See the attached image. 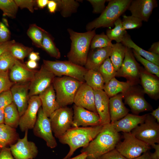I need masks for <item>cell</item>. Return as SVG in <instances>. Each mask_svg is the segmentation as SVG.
Returning a JSON list of instances; mask_svg holds the SVG:
<instances>
[{"instance_id": "obj_21", "label": "cell", "mask_w": 159, "mask_h": 159, "mask_svg": "<svg viewBox=\"0 0 159 159\" xmlns=\"http://www.w3.org/2000/svg\"><path fill=\"white\" fill-rule=\"evenodd\" d=\"M147 114L142 115L128 114L120 120L111 123L118 132H130L145 121Z\"/></svg>"}, {"instance_id": "obj_38", "label": "cell", "mask_w": 159, "mask_h": 159, "mask_svg": "<svg viewBox=\"0 0 159 159\" xmlns=\"http://www.w3.org/2000/svg\"><path fill=\"white\" fill-rule=\"evenodd\" d=\"M44 31L35 24L31 25L27 31V35L31 39L34 45L37 47L42 48Z\"/></svg>"}, {"instance_id": "obj_45", "label": "cell", "mask_w": 159, "mask_h": 159, "mask_svg": "<svg viewBox=\"0 0 159 159\" xmlns=\"http://www.w3.org/2000/svg\"><path fill=\"white\" fill-rule=\"evenodd\" d=\"M12 102L13 100L10 90L4 92L0 94V109H4Z\"/></svg>"}, {"instance_id": "obj_51", "label": "cell", "mask_w": 159, "mask_h": 159, "mask_svg": "<svg viewBox=\"0 0 159 159\" xmlns=\"http://www.w3.org/2000/svg\"><path fill=\"white\" fill-rule=\"evenodd\" d=\"M0 159H14L10 148L4 147L0 151Z\"/></svg>"}, {"instance_id": "obj_33", "label": "cell", "mask_w": 159, "mask_h": 159, "mask_svg": "<svg viewBox=\"0 0 159 159\" xmlns=\"http://www.w3.org/2000/svg\"><path fill=\"white\" fill-rule=\"evenodd\" d=\"M114 25H115L114 28L107 30L106 35L111 41L114 40L117 43H121L127 34V31L123 29L122 20L120 18L115 21Z\"/></svg>"}, {"instance_id": "obj_27", "label": "cell", "mask_w": 159, "mask_h": 159, "mask_svg": "<svg viewBox=\"0 0 159 159\" xmlns=\"http://www.w3.org/2000/svg\"><path fill=\"white\" fill-rule=\"evenodd\" d=\"M121 43L126 47L132 48L143 57L159 66V55L145 50L140 47L133 41L127 34L123 38Z\"/></svg>"}, {"instance_id": "obj_13", "label": "cell", "mask_w": 159, "mask_h": 159, "mask_svg": "<svg viewBox=\"0 0 159 159\" xmlns=\"http://www.w3.org/2000/svg\"><path fill=\"white\" fill-rule=\"evenodd\" d=\"M41 106V100L38 95L30 97L27 107L20 119L19 126L22 132L33 129Z\"/></svg>"}, {"instance_id": "obj_4", "label": "cell", "mask_w": 159, "mask_h": 159, "mask_svg": "<svg viewBox=\"0 0 159 159\" xmlns=\"http://www.w3.org/2000/svg\"><path fill=\"white\" fill-rule=\"evenodd\" d=\"M131 1L108 0L107 5L100 16L87 25L86 30L88 31L94 29L113 26L115 21L128 9Z\"/></svg>"}, {"instance_id": "obj_8", "label": "cell", "mask_w": 159, "mask_h": 159, "mask_svg": "<svg viewBox=\"0 0 159 159\" xmlns=\"http://www.w3.org/2000/svg\"><path fill=\"white\" fill-rule=\"evenodd\" d=\"M131 132L136 138L150 146L159 143V124L150 114H147L144 121Z\"/></svg>"}, {"instance_id": "obj_54", "label": "cell", "mask_w": 159, "mask_h": 159, "mask_svg": "<svg viewBox=\"0 0 159 159\" xmlns=\"http://www.w3.org/2000/svg\"><path fill=\"white\" fill-rule=\"evenodd\" d=\"M149 51L152 53L159 55V42L153 43L149 49Z\"/></svg>"}, {"instance_id": "obj_47", "label": "cell", "mask_w": 159, "mask_h": 159, "mask_svg": "<svg viewBox=\"0 0 159 159\" xmlns=\"http://www.w3.org/2000/svg\"><path fill=\"white\" fill-rule=\"evenodd\" d=\"M93 8V12L94 13H102L105 9V0H89Z\"/></svg>"}, {"instance_id": "obj_34", "label": "cell", "mask_w": 159, "mask_h": 159, "mask_svg": "<svg viewBox=\"0 0 159 159\" xmlns=\"http://www.w3.org/2000/svg\"><path fill=\"white\" fill-rule=\"evenodd\" d=\"M41 48L52 57L58 59L61 57V53L59 49L55 46L48 33L45 30L43 33Z\"/></svg>"}, {"instance_id": "obj_57", "label": "cell", "mask_w": 159, "mask_h": 159, "mask_svg": "<svg viewBox=\"0 0 159 159\" xmlns=\"http://www.w3.org/2000/svg\"><path fill=\"white\" fill-rule=\"evenodd\" d=\"M49 0H36V4L40 8L43 9L47 5Z\"/></svg>"}, {"instance_id": "obj_52", "label": "cell", "mask_w": 159, "mask_h": 159, "mask_svg": "<svg viewBox=\"0 0 159 159\" xmlns=\"http://www.w3.org/2000/svg\"><path fill=\"white\" fill-rule=\"evenodd\" d=\"M47 5L49 11L51 13H54L57 9V4L55 0H49Z\"/></svg>"}, {"instance_id": "obj_40", "label": "cell", "mask_w": 159, "mask_h": 159, "mask_svg": "<svg viewBox=\"0 0 159 159\" xmlns=\"http://www.w3.org/2000/svg\"><path fill=\"white\" fill-rule=\"evenodd\" d=\"M18 8L14 0H0V9L3 11V16L15 18Z\"/></svg>"}, {"instance_id": "obj_49", "label": "cell", "mask_w": 159, "mask_h": 159, "mask_svg": "<svg viewBox=\"0 0 159 159\" xmlns=\"http://www.w3.org/2000/svg\"><path fill=\"white\" fill-rule=\"evenodd\" d=\"M96 159H127L115 149Z\"/></svg>"}, {"instance_id": "obj_23", "label": "cell", "mask_w": 159, "mask_h": 159, "mask_svg": "<svg viewBox=\"0 0 159 159\" xmlns=\"http://www.w3.org/2000/svg\"><path fill=\"white\" fill-rule=\"evenodd\" d=\"M38 95L41 100L43 111L47 117H49L53 112L60 107L56 100L52 84Z\"/></svg>"}, {"instance_id": "obj_18", "label": "cell", "mask_w": 159, "mask_h": 159, "mask_svg": "<svg viewBox=\"0 0 159 159\" xmlns=\"http://www.w3.org/2000/svg\"><path fill=\"white\" fill-rule=\"evenodd\" d=\"M139 74L138 65L131 49L126 47L124 59L115 77H125L131 80L136 79Z\"/></svg>"}, {"instance_id": "obj_1", "label": "cell", "mask_w": 159, "mask_h": 159, "mask_svg": "<svg viewBox=\"0 0 159 159\" xmlns=\"http://www.w3.org/2000/svg\"><path fill=\"white\" fill-rule=\"evenodd\" d=\"M120 138V134L111 124L104 125L96 137L80 152L86 153V159H96L115 149Z\"/></svg>"}, {"instance_id": "obj_6", "label": "cell", "mask_w": 159, "mask_h": 159, "mask_svg": "<svg viewBox=\"0 0 159 159\" xmlns=\"http://www.w3.org/2000/svg\"><path fill=\"white\" fill-rule=\"evenodd\" d=\"M43 64L56 77L66 76L85 82L84 76L87 71L85 67L68 61L43 60Z\"/></svg>"}, {"instance_id": "obj_7", "label": "cell", "mask_w": 159, "mask_h": 159, "mask_svg": "<svg viewBox=\"0 0 159 159\" xmlns=\"http://www.w3.org/2000/svg\"><path fill=\"white\" fill-rule=\"evenodd\" d=\"M124 140L119 142L115 149L127 159H134L148 151L150 146L139 140L131 132H123Z\"/></svg>"}, {"instance_id": "obj_61", "label": "cell", "mask_w": 159, "mask_h": 159, "mask_svg": "<svg viewBox=\"0 0 159 159\" xmlns=\"http://www.w3.org/2000/svg\"><path fill=\"white\" fill-rule=\"evenodd\" d=\"M4 123V109H0V124Z\"/></svg>"}, {"instance_id": "obj_14", "label": "cell", "mask_w": 159, "mask_h": 159, "mask_svg": "<svg viewBox=\"0 0 159 159\" xmlns=\"http://www.w3.org/2000/svg\"><path fill=\"white\" fill-rule=\"evenodd\" d=\"M73 120L72 127H87L102 125L98 114L74 104L73 107Z\"/></svg>"}, {"instance_id": "obj_10", "label": "cell", "mask_w": 159, "mask_h": 159, "mask_svg": "<svg viewBox=\"0 0 159 159\" xmlns=\"http://www.w3.org/2000/svg\"><path fill=\"white\" fill-rule=\"evenodd\" d=\"M33 129L34 135L44 140L48 147L54 148L57 146L56 140L53 134L50 119L44 114L41 107L38 111Z\"/></svg>"}, {"instance_id": "obj_3", "label": "cell", "mask_w": 159, "mask_h": 159, "mask_svg": "<svg viewBox=\"0 0 159 159\" xmlns=\"http://www.w3.org/2000/svg\"><path fill=\"white\" fill-rule=\"evenodd\" d=\"M71 40L70 50L67 56L68 60L79 65L85 66L87 60L91 40L95 29L85 33H79L68 29Z\"/></svg>"}, {"instance_id": "obj_39", "label": "cell", "mask_w": 159, "mask_h": 159, "mask_svg": "<svg viewBox=\"0 0 159 159\" xmlns=\"http://www.w3.org/2000/svg\"><path fill=\"white\" fill-rule=\"evenodd\" d=\"M113 45L112 41L103 32L100 34L95 35L91 40L90 47L92 49H94L108 47H112Z\"/></svg>"}, {"instance_id": "obj_58", "label": "cell", "mask_w": 159, "mask_h": 159, "mask_svg": "<svg viewBox=\"0 0 159 159\" xmlns=\"http://www.w3.org/2000/svg\"><path fill=\"white\" fill-rule=\"evenodd\" d=\"M150 114L152 115L156 120L157 122L159 123V107L153 111Z\"/></svg>"}, {"instance_id": "obj_53", "label": "cell", "mask_w": 159, "mask_h": 159, "mask_svg": "<svg viewBox=\"0 0 159 159\" xmlns=\"http://www.w3.org/2000/svg\"><path fill=\"white\" fill-rule=\"evenodd\" d=\"M155 150L153 153H150V155L153 159H159V144H154L151 145Z\"/></svg>"}, {"instance_id": "obj_63", "label": "cell", "mask_w": 159, "mask_h": 159, "mask_svg": "<svg viewBox=\"0 0 159 159\" xmlns=\"http://www.w3.org/2000/svg\"><path fill=\"white\" fill-rule=\"evenodd\" d=\"M33 159V158H32V159Z\"/></svg>"}, {"instance_id": "obj_25", "label": "cell", "mask_w": 159, "mask_h": 159, "mask_svg": "<svg viewBox=\"0 0 159 159\" xmlns=\"http://www.w3.org/2000/svg\"><path fill=\"white\" fill-rule=\"evenodd\" d=\"M125 102L130 107L132 112L136 115L152 109L144 98L138 94L129 95L125 97Z\"/></svg>"}, {"instance_id": "obj_35", "label": "cell", "mask_w": 159, "mask_h": 159, "mask_svg": "<svg viewBox=\"0 0 159 159\" xmlns=\"http://www.w3.org/2000/svg\"><path fill=\"white\" fill-rule=\"evenodd\" d=\"M98 71L102 76L105 84L115 77L117 72L109 57L101 65Z\"/></svg>"}, {"instance_id": "obj_56", "label": "cell", "mask_w": 159, "mask_h": 159, "mask_svg": "<svg viewBox=\"0 0 159 159\" xmlns=\"http://www.w3.org/2000/svg\"><path fill=\"white\" fill-rule=\"evenodd\" d=\"M29 60L37 61L39 60L40 57L38 52L32 51L28 56Z\"/></svg>"}, {"instance_id": "obj_48", "label": "cell", "mask_w": 159, "mask_h": 159, "mask_svg": "<svg viewBox=\"0 0 159 159\" xmlns=\"http://www.w3.org/2000/svg\"><path fill=\"white\" fill-rule=\"evenodd\" d=\"M11 33L6 25L3 23L0 22V42L9 41Z\"/></svg>"}, {"instance_id": "obj_11", "label": "cell", "mask_w": 159, "mask_h": 159, "mask_svg": "<svg viewBox=\"0 0 159 159\" xmlns=\"http://www.w3.org/2000/svg\"><path fill=\"white\" fill-rule=\"evenodd\" d=\"M56 76L43 64L30 82L29 95H38L52 84Z\"/></svg>"}, {"instance_id": "obj_17", "label": "cell", "mask_w": 159, "mask_h": 159, "mask_svg": "<svg viewBox=\"0 0 159 159\" xmlns=\"http://www.w3.org/2000/svg\"><path fill=\"white\" fill-rule=\"evenodd\" d=\"M74 105L98 114L95 105L94 90L84 82L78 89L74 99Z\"/></svg>"}, {"instance_id": "obj_15", "label": "cell", "mask_w": 159, "mask_h": 159, "mask_svg": "<svg viewBox=\"0 0 159 159\" xmlns=\"http://www.w3.org/2000/svg\"><path fill=\"white\" fill-rule=\"evenodd\" d=\"M158 6L155 0H134L131 1L127 9L132 16L147 22L153 9Z\"/></svg>"}, {"instance_id": "obj_20", "label": "cell", "mask_w": 159, "mask_h": 159, "mask_svg": "<svg viewBox=\"0 0 159 159\" xmlns=\"http://www.w3.org/2000/svg\"><path fill=\"white\" fill-rule=\"evenodd\" d=\"M95 105L100 118L101 124L110 123L109 110L110 98L103 90H94Z\"/></svg>"}, {"instance_id": "obj_50", "label": "cell", "mask_w": 159, "mask_h": 159, "mask_svg": "<svg viewBox=\"0 0 159 159\" xmlns=\"http://www.w3.org/2000/svg\"><path fill=\"white\" fill-rule=\"evenodd\" d=\"M16 43L13 40L3 42H0V56L5 52L9 50L12 45Z\"/></svg>"}, {"instance_id": "obj_16", "label": "cell", "mask_w": 159, "mask_h": 159, "mask_svg": "<svg viewBox=\"0 0 159 159\" xmlns=\"http://www.w3.org/2000/svg\"><path fill=\"white\" fill-rule=\"evenodd\" d=\"M30 82L14 84L10 89L13 102L16 105L20 117L26 110L30 98Z\"/></svg>"}, {"instance_id": "obj_26", "label": "cell", "mask_w": 159, "mask_h": 159, "mask_svg": "<svg viewBox=\"0 0 159 159\" xmlns=\"http://www.w3.org/2000/svg\"><path fill=\"white\" fill-rule=\"evenodd\" d=\"M132 85V83L130 81H120L114 77L105 84L103 90L110 98L120 93H126Z\"/></svg>"}, {"instance_id": "obj_12", "label": "cell", "mask_w": 159, "mask_h": 159, "mask_svg": "<svg viewBox=\"0 0 159 159\" xmlns=\"http://www.w3.org/2000/svg\"><path fill=\"white\" fill-rule=\"evenodd\" d=\"M28 131H25L23 138H19L15 143L10 146L11 153L15 159H34L38 154V150L35 144L28 140Z\"/></svg>"}, {"instance_id": "obj_19", "label": "cell", "mask_w": 159, "mask_h": 159, "mask_svg": "<svg viewBox=\"0 0 159 159\" xmlns=\"http://www.w3.org/2000/svg\"><path fill=\"white\" fill-rule=\"evenodd\" d=\"M10 70V79L15 83L30 82L37 71L28 68L25 64L16 59Z\"/></svg>"}, {"instance_id": "obj_36", "label": "cell", "mask_w": 159, "mask_h": 159, "mask_svg": "<svg viewBox=\"0 0 159 159\" xmlns=\"http://www.w3.org/2000/svg\"><path fill=\"white\" fill-rule=\"evenodd\" d=\"M57 7L61 10L63 16L67 17L77 10L79 6L77 1L73 0H55Z\"/></svg>"}, {"instance_id": "obj_30", "label": "cell", "mask_w": 159, "mask_h": 159, "mask_svg": "<svg viewBox=\"0 0 159 159\" xmlns=\"http://www.w3.org/2000/svg\"><path fill=\"white\" fill-rule=\"evenodd\" d=\"M4 123L16 128L19 126L20 116L17 107L13 102L4 109Z\"/></svg>"}, {"instance_id": "obj_41", "label": "cell", "mask_w": 159, "mask_h": 159, "mask_svg": "<svg viewBox=\"0 0 159 159\" xmlns=\"http://www.w3.org/2000/svg\"><path fill=\"white\" fill-rule=\"evenodd\" d=\"M134 57L144 66L145 70L150 73L159 77V67L150 61L145 59L132 49Z\"/></svg>"}, {"instance_id": "obj_32", "label": "cell", "mask_w": 159, "mask_h": 159, "mask_svg": "<svg viewBox=\"0 0 159 159\" xmlns=\"http://www.w3.org/2000/svg\"><path fill=\"white\" fill-rule=\"evenodd\" d=\"M126 49V47L121 43L113 44L110 59L116 71L119 69L123 62Z\"/></svg>"}, {"instance_id": "obj_28", "label": "cell", "mask_w": 159, "mask_h": 159, "mask_svg": "<svg viewBox=\"0 0 159 159\" xmlns=\"http://www.w3.org/2000/svg\"><path fill=\"white\" fill-rule=\"evenodd\" d=\"M19 138L15 128L4 123L0 124V147L2 148L14 144Z\"/></svg>"}, {"instance_id": "obj_29", "label": "cell", "mask_w": 159, "mask_h": 159, "mask_svg": "<svg viewBox=\"0 0 159 159\" xmlns=\"http://www.w3.org/2000/svg\"><path fill=\"white\" fill-rule=\"evenodd\" d=\"M140 77L144 92L151 97H155L159 92V80L145 72H141Z\"/></svg>"}, {"instance_id": "obj_9", "label": "cell", "mask_w": 159, "mask_h": 159, "mask_svg": "<svg viewBox=\"0 0 159 159\" xmlns=\"http://www.w3.org/2000/svg\"><path fill=\"white\" fill-rule=\"evenodd\" d=\"M73 109L67 106L60 107L49 117L53 132L58 138L72 127Z\"/></svg>"}, {"instance_id": "obj_24", "label": "cell", "mask_w": 159, "mask_h": 159, "mask_svg": "<svg viewBox=\"0 0 159 159\" xmlns=\"http://www.w3.org/2000/svg\"><path fill=\"white\" fill-rule=\"evenodd\" d=\"M124 96V94L119 93L110 98V123L120 120L128 113L129 110L125 106L122 101Z\"/></svg>"}, {"instance_id": "obj_5", "label": "cell", "mask_w": 159, "mask_h": 159, "mask_svg": "<svg viewBox=\"0 0 159 159\" xmlns=\"http://www.w3.org/2000/svg\"><path fill=\"white\" fill-rule=\"evenodd\" d=\"M83 82L68 76L54 77L52 84L57 101L60 107L67 106L74 103L76 93Z\"/></svg>"}, {"instance_id": "obj_43", "label": "cell", "mask_w": 159, "mask_h": 159, "mask_svg": "<svg viewBox=\"0 0 159 159\" xmlns=\"http://www.w3.org/2000/svg\"><path fill=\"white\" fill-rule=\"evenodd\" d=\"M122 23L124 30L138 28L142 24V21L140 19L132 16L124 15Z\"/></svg>"}, {"instance_id": "obj_37", "label": "cell", "mask_w": 159, "mask_h": 159, "mask_svg": "<svg viewBox=\"0 0 159 159\" xmlns=\"http://www.w3.org/2000/svg\"><path fill=\"white\" fill-rule=\"evenodd\" d=\"M33 49L32 48L16 42L11 47L9 51L15 58L22 62L24 59L28 57L32 51Z\"/></svg>"}, {"instance_id": "obj_55", "label": "cell", "mask_w": 159, "mask_h": 159, "mask_svg": "<svg viewBox=\"0 0 159 159\" xmlns=\"http://www.w3.org/2000/svg\"><path fill=\"white\" fill-rule=\"evenodd\" d=\"M26 66L29 69L34 70L38 67V64L37 61L29 60L26 62Z\"/></svg>"}, {"instance_id": "obj_62", "label": "cell", "mask_w": 159, "mask_h": 159, "mask_svg": "<svg viewBox=\"0 0 159 159\" xmlns=\"http://www.w3.org/2000/svg\"><path fill=\"white\" fill-rule=\"evenodd\" d=\"M1 149L2 148L0 147V150H1Z\"/></svg>"}, {"instance_id": "obj_22", "label": "cell", "mask_w": 159, "mask_h": 159, "mask_svg": "<svg viewBox=\"0 0 159 159\" xmlns=\"http://www.w3.org/2000/svg\"><path fill=\"white\" fill-rule=\"evenodd\" d=\"M112 49L111 47L92 49L89 55L85 67L87 70L97 71L104 61L109 57Z\"/></svg>"}, {"instance_id": "obj_59", "label": "cell", "mask_w": 159, "mask_h": 159, "mask_svg": "<svg viewBox=\"0 0 159 159\" xmlns=\"http://www.w3.org/2000/svg\"><path fill=\"white\" fill-rule=\"evenodd\" d=\"M134 159H153L150 155V153L148 151L143 153V154Z\"/></svg>"}, {"instance_id": "obj_31", "label": "cell", "mask_w": 159, "mask_h": 159, "mask_svg": "<svg viewBox=\"0 0 159 159\" xmlns=\"http://www.w3.org/2000/svg\"><path fill=\"white\" fill-rule=\"evenodd\" d=\"M85 82L93 90H103L105 82L97 71L88 70L84 76Z\"/></svg>"}, {"instance_id": "obj_46", "label": "cell", "mask_w": 159, "mask_h": 159, "mask_svg": "<svg viewBox=\"0 0 159 159\" xmlns=\"http://www.w3.org/2000/svg\"><path fill=\"white\" fill-rule=\"evenodd\" d=\"M18 7L21 9L26 8L31 13L34 11V6L36 4V0H14Z\"/></svg>"}, {"instance_id": "obj_44", "label": "cell", "mask_w": 159, "mask_h": 159, "mask_svg": "<svg viewBox=\"0 0 159 159\" xmlns=\"http://www.w3.org/2000/svg\"><path fill=\"white\" fill-rule=\"evenodd\" d=\"M9 71H0V94L2 92L10 90L12 86L15 83L10 80Z\"/></svg>"}, {"instance_id": "obj_60", "label": "cell", "mask_w": 159, "mask_h": 159, "mask_svg": "<svg viewBox=\"0 0 159 159\" xmlns=\"http://www.w3.org/2000/svg\"><path fill=\"white\" fill-rule=\"evenodd\" d=\"M87 155L85 153H81L80 155L68 159H86Z\"/></svg>"}, {"instance_id": "obj_42", "label": "cell", "mask_w": 159, "mask_h": 159, "mask_svg": "<svg viewBox=\"0 0 159 159\" xmlns=\"http://www.w3.org/2000/svg\"><path fill=\"white\" fill-rule=\"evenodd\" d=\"M16 59L9 50L1 54L0 56V71H9L14 64Z\"/></svg>"}, {"instance_id": "obj_2", "label": "cell", "mask_w": 159, "mask_h": 159, "mask_svg": "<svg viewBox=\"0 0 159 159\" xmlns=\"http://www.w3.org/2000/svg\"><path fill=\"white\" fill-rule=\"evenodd\" d=\"M103 125L72 127L58 139L62 144L69 147L67 154L63 159L70 158L78 148L87 146L102 130Z\"/></svg>"}]
</instances>
